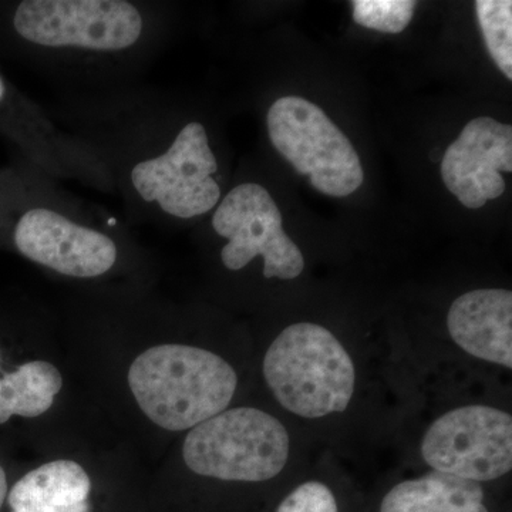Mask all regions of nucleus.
Returning <instances> with one entry per match:
<instances>
[{"mask_svg": "<svg viewBox=\"0 0 512 512\" xmlns=\"http://www.w3.org/2000/svg\"><path fill=\"white\" fill-rule=\"evenodd\" d=\"M237 384L227 360L185 345L147 349L128 370V386L140 409L170 431L194 429L224 412Z\"/></svg>", "mask_w": 512, "mask_h": 512, "instance_id": "f257e3e1", "label": "nucleus"}, {"mask_svg": "<svg viewBox=\"0 0 512 512\" xmlns=\"http://www.w3.org/2000/svg\"><path fill=\"white\" fill-rule=\"evenodd\" d=\"M264 376L282 407L306 419L345 412L355 393L352 357L332 332L315 323H295L274 340Z\"/></svg>", "mask_w": 512, "mask_h": 512, "instance_id": "f03ea898", "label": "nucleus"}, {"mask_svg": "<svg viewBox=\"0 0 512 512\" xmlns=\"http://www.w3.org/2000/svg\"><path fill=\"white\" fill-rule=\"evenodd\" d=\"M291 439L272 414L237 407L198 424L185 437V464L202 477L261 483L282 473Z\"/></svg>", "mask_w": 512, "mask_h": 512, "instance_id": "7ed1b4c3", "label": "nucleus"}, {"mask_svg": "<svg viewBox=\"0 0 512 512\" xmlns=\"http://www.w3.org/2000/svg\"><path fill=\"white\" fill-rule=\"evenodd\" d=\"M276 150L313 188L329 197H348L363 184L362 163L349 138L311 101L281 97L266 116Z\"/></svg>", "mask_w": 512, "mask_h": 512, "instance_id": "20e7f679", "label": "nucleus"}, {"mask_svg": "<svg viewBox=\"0 0 512 512\" xmlns=\"http://www.w3.org/2000/svg\"><path fill=\"white\" fill-rule=\"evenodd\" d=\"M421 456L434 471L474 481L497 480L512 468V417L495 407H458L427 429Z\"/></svg>", "mask_w": 512, "mask_h": 512, "instance_id": "39448f33", "label": "nucleus"}, {"mask_svg": "<svg viewBox=\"0 0 512 512\" xmlns=\"http://www.w3.org/2000/svg\"><path fill=\"white\" fill-rule=\"evenodd\" d=\"M16 32L47 47L121 50L143 32V19L121 0H26L13 18Z\"/></svg>", "mask_w": 512, "mask_h": 512, "instance_id": "423d86ee", "label": "nucleus"}, {"mask_svg": "<svg viewBox=\"0 0 512 512\" xmlns=\"http://www.w3.org/2000/svg\"><path fill=\"white\" fill-rule=\"evenodd\" d=\"M212 227L228 244L222 264L229 271L245 268L256 256L264 258L266 279L289 281L305 268L301 249L282 228V214L266 188L242 184L228 192L212 218Z\"/></svg>", "mask_w": 512, "mask_h": 512, "instance_id": "0eeeda50", "label": "nucleus"}, {"mask_svg": "<svg viewBox=\"0 0 512 512\" xmlns=\"http://www.w3.org/2000/svg\"><path fill=\"white\" fill-rule=\"evenodd\" d=\"M217 170L207 131L194 121L180 131L163 156L138 163L131 171V183L143 200L157 202L167 214L188 220L207 214L220 201V185L212 178Z\"/></svg>", "mask_w": 512, "mask_h": 512, "instance_id": "6e6552de", "label": "nucleus"}, {"mask_svg": "<svg viewBox=\"0 0 512 512\" xmlns=\"http://www.w3.org/2000/svg\"><path fill=\"white\" fill-rule=\"evenodd\" d=\"M512 171V127L490 117L471 120L447 148L441 177L451 194L470 210L504 194L501 173Z\"/></svg>", "mask_w": 512, "mask_h": 512, "instance_id": "1a4fd4ad", "label": "nucleus"}, {"mask_svg": "<svg viewBox=\"0 0 512 512\" xmlns=\"http://www.w3.org/2000/svg\"><path fill=\"white\" fill-rule=\"evenodd\" d=\"M15 242L30 261L76 278L106 274L117 259L116 244L107 235L43 208L20 218Z\"/></svg>", "mask_w": 512, "mask_h": 512, "instance_id": "9d476101", "label": "nucleus"}, {"mask_svg": "<svg viewBox=\"0 0 512 512\" xmlns=\"http://www.w3.org/2000/svg\"><path fill=\"white\" fill-rule=\"evenodd\" d=\"M447 328L468 355L512 369V293L477 289L451 305Z\"/></svg>", "mask_w": 512, "mask_h": 512, "instance_id": "9b49d317", "label": "nucleus"}, {"mask_svg": "<svg viewBox=\"0 0 512 512\" xmlns=\"http://www.w3.org/2000/svg\"><path fill=\"white\" fill-rule=\"evenodd\" d=\"M92 481L80 464L57 460L30 471L8 495L12 512H89Z\"/></svg>", "mask_w": 512, "mask_h": 512, "instance_id": "f8f14e48", "label": "nucleus"}, {"mask_svg": "<svg viewBox=\"0 0 512 512\" xmlns=\"http://www.w3.org/2000/svg\"><path fill=\"white\" fill-rule=\"evenodd\" d=\"M484 500L480 484L433 470L394 485L380 512H488Z\"/></svg>", "mask_w": 512, "mask_h": 512, "instance_id": "ddd939ff", "label": "nucleus"}, {"mask_svg": "<svg viewBox=\"0 0 512 512\" xmlns=\"http://www.w3.org/2000/svg\"><path fill=\"white\" fill-rule=\"evenodd\" d=\"M63 386L59 369L45 360L25 363L0 379V424L12 416L32 417L46 413Z\"/></svg>", "mask_w": 512, "mask_h": 512, "instance_id": "4468645a", "label": "nucleus"}, {"mask_svg": "<svg viewBox=\"0 0 512 512\" xmlns=\"http://www.w3.org/2000/svg\"><path fill=\"white\" fill-rule=\"evenodd\" d=\"M476 12L491 59L512 80V2L477 0Z\"/></svg>", "mask_w": 512, "mask_h": 512, "instance_id": "2eb2a0df", "label": "nucleus"}, {"mask_svg": "<svg viewBox=\"0 0 512 512\" xmlns=\"http://www.w3.org/2000/svg\"><path fill=\"white\" fill-rule=\"evenodd\" d=\"M352 5L357 25L396 35L412 22L417 3L413 0H356Z\"/></svg>", "mask_w": 512, "mask_h": 512, "instance_id": "dca6fc26", "label": "nucleus"}, {"mask_svg": "<svg viewBox=\"0 0 512 512\" xmlns=\"http://www.w3.org/2000/svg\"><path fill=\"white\" fill-rule=\"evenodd\" d=\"M276 512H339L335 495L328 485L309 481L296 487L279 504Z\"/></svg>", "mask_w": 512, "mask_h": 512, "instance_id": "f3484780", "label": "nucleus"}, {"mask_svg": "<svg viewBox=\"0 0 512 512\" xmlns=\"http://www.w3.org/2000/svg\"><path fill=\"white\" fill-rule=\"evenodd\" d=\"M6 495H8V480H6L5 470L0 466V508H2Z\"/></svg>", "mask_w": 512, "mask_h": 512, "instance_id": "a211bd4d", "label": "nucleus"}, {"mask_svg": "<svg viewBox=\"0 0 512 512\" xmlns=\"http://www.w3.org/2000/svg\"><path fill=\"white\" fill-rule=\"evenodd\" d=\"M3 94H5V86H3L2 80H0V99H2Z\"/></svg>", "mask_w": 512, "mask_h": 512, "instance_id": "6ab92c4d", "label": "nucleus"}]
</instances>
